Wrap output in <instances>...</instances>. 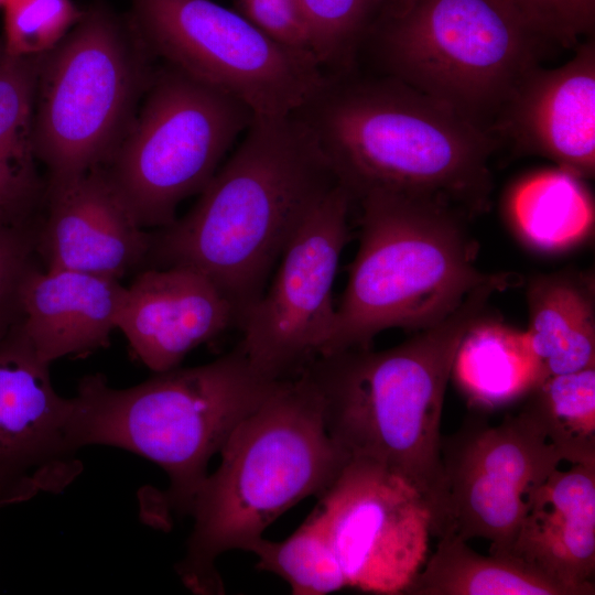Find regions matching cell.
I'll use <instances>...</instances> for the list:
<instances>
[{"mask_svg":"<svg viewBox=\"0 0 595 595\" xmlns=\"http://www.w3.org/2000/svg\"><path fill=\"white\" fill-rule=\"evenodd\" d=\"M337 182L295 115L253 116L195 205L152 235V268L187 267L234 305L239 326L284 249Z\"/></svg>","mask_w":595,"mask_h":595,"instance_id":"obj_1","label":"cell"},{"mask_svg":"<svg viewBox=\"0 0 595 595\" xmlns=\"http://www.w3.org/2000/svg\"><path fill=\"white\" fill-rule=\"evenodd\" d=\"M295 115L353 203L371 193L428 197L484 212L498 140L448 105L386 76H328Z\"/></svg>","mask_w":595,"mask_h":595,"instance_id":"obj_2","label":"cell"},{"mask_svg":"<svg viewBox=\"0 0 595 595\" xmlns=\"http://www.w3.org/2000/svg\"><path fill=\"white\" fill-rule=\"evenodd\" d=\"M497 291L473 292L445 320L394 347L322 355L301 370L321 398L332 440L349 459L380 464L407 479L426 502L436 538L448 532L441 457L445 391L464 335Z\"/></svg>","mask_w":595,"mask_h":595,"instance_id":"obj_3","label":"cell"},{"mask_svg":"<svg viewBox=\"0 0 595 595\" xmlns=\"http://www.w3.org/2000/svg\"><path fill=\"white\" fill-rule=\"evenodd\" d=\"M219 453L218 468L194 497L193 529L175 566L199 595L224 594L215 565L223 553L245 550L290 508L318 498L349 461L329 436L321 398L303 371L279 380Z\"/></svg>","mask_w":595,"mask_h":595,"instance_id":"obj_4","label":"cell"},{"mask_svg":"<svg viewBox=\"0 0 595 595\" xmlns=\"http://www.w3.org/2000/svg\"><path fill=\"white\" fill-rule=\"evenodd\" d=\"M360 237L320 355L367 348L389 328L419 332L445 320L475 291H500L513 273L476 268L477 244L462 210L444 202L390 193L358 199Z\"/></svg>","mask_w":595,"mask_h":595,"instance_id":"obj_5","label":"cell"},{"mask_svg":"<svg viewBox=\"0 0 595 595\" xmlns=\"http://www.w3.org/2000/svg\"><path fill=\"white\" fill-rule=\"evenodd\" d=\"M278 381L258 374L238 346L125 389L110 387L101 374L86 376L74 396L73 440L78 450L107 445L136 453L166 473L161 507L145 520L170 510L190 515L209 461Z\"/></svg>","mask_w":595,"mask_h":595,"instance_id":"obj_6","label":"cell"},{"mask_svg":"<svg viewBox=\"0 0 595 595\" xmlns=\"http://www.w3.org/2000/svg\"><path fill=\"white\" fill-rule=\"evenodd\" d=\"M368 37L387 76L490 132L542 44L498 0H385Z\"/></svg>","mask_w":595,"mask_h":595,"instance_id":"obj_7","label":"cell"},{"mask_svg":"<svg viewBox=\"0 0 595 595\" xmlns=\"http://www.w3.org/2000/svg\"><path fill=\"white\" fill-rule=\"evenodd\" d=\"M128 33L108 9L96 6L41 56L33 120L35 156L58 185L104 167L128 128L140 88Z\"/></svg>","mask_w":595,"mask_h":595,"instance_id":"obj_8","label":"cell"},{"mask_svg":"<svg viewBox=\"0 0 595 595\" xmlns=\"http://www.w3.org/2000/svg\"><path fill=\"white\" fill-rule=\"evenodd\" d=\"M253 116L215 87L173 67L163 73L106 169L139 225L172 224L180 203L205 188Z\"/></svg>","mask_w":595,"mask_h":595,"instance_id":"obj_9","label":"cell"},{"mask_svg":"<svg viewBox=\"0 0 595 595\" xmlns=\"http://www.w3.org/2000/svg\"><path fill=\"white\" fill-rule=\"evenodd\" d=\"M139 37L173 68L215 87L253 115L284 117L307 105L328 76L307 51L282 45L213 0H129Z\"/></svg>","mask_w":595,"mask_h":595,"instance_id":"obj_10","label":"cell"},{"mask_svg":"<svg viewBox=\"0 0 595 595\" xmlns=\"http://www.w3.org/2000/svg\"><path fill=\"white\" fill-rule=\"evenodd\" d=\"M351 204L349 194L338 184L321 199L245 315L237 346L262 377H293L323 353L336 312L335 277L350 239Z\"/></svg>","mask_w":595,"mask_h":595,"instance_id":"obj_11","label":"cell"},{"mask_svg":"<svg viewBox=\"0 0 595 595\" xmlns=\"http://www.w3.org/2000/svg\"><path fill=\"white\" fill-rule=\"evenodd\" d=\"M441 457L448 532L465 541L486 539L498 555H511L534 491L562 462L521 409L496 425L483 414L468 416L442 436Z\"/></svg>","mask_w":595,"mask_h":595,"instance_id":"obj_12","label":"cell"},{"mask_svg":"<svg viewBox=\"0 0 595 595\" xmlns=\"http://www.w3.org/2000/svg\"><path fill=\"white\" fill-rule=\"evenodd\" d=\"M347 586L405 594L429 556L430 509L402 476L349 459L314 508Z\"/></svg>","mask_w":595,"mask_h":595,"instance_id":"obj_13","label":"cell"},{"mask_svg":"<svg viewBox=\"0 0 595 595\" xmlns=\"http://www.w3.org/2000/svg\"><path fill=\"white\" fill-rule=\"evenodd\" d=\"M74 410L15 324L0 337V507L62 493L82 473Z\"/></svg>","mask_w":595,"mask_h":595,"instance_id":"obj_14","label":"cell"},{"mask_svg":"<svg viewBox=\"0 0 595 595\" xmlns=\"http://www.w3.org/2000/svg\"><path fill=\"white\" fill-rule=\"evenodd\" d=\"M521 154L545 158L580 178L595 173V41L556 68L539 65L516 85L493 125Z\"/></svg>","mask_w":595,"mask_h":595,"instance_id":"obj_15","label":"cell"},{"mask_svg":"<svg viewBox=\"0 0 595 595\" xmlns=\"http://www.w3.org/2000/svg\"><path fill=\"white\" fill-rule=\"evenodd\" d=\"M46 196V218L35 226L44 269L121 280L148 261L152 234L139 225L106 169L50 185Z\"/></svg>","mask_w":595,"mask_h":595,"instance_id":"obj_16","label":"cell"},{"mask_svg":"<svg viewBox=\"0 0 595 595\" xmlns=\"http://www.w3.org/2000/svg\"><path fill=\"white\" fill-rule=\"evenodd\" d=\"M232 325L238 314L217 285L187 267L150 268L126 289L117 320L136 357L154 372L180 366L196 347Z\"/></svg>","mask_w":595,"mask_h":595,"instance_id":"obj_17","label":"cell"},{"mask_svg":"<svg viewBox=\"0 0 595 595\" xmlns=\"http://www.w3.org/2000/svg\"><path fill=\"white\" fill-rule=\"evenodd\" d=\"M510 554L572 595L595 594V464L558 467L548 476L531 498Z\"/></svg>","mask_w":595,"mask_h":595,"instance_id":"obj_18","label":"cell"},{"mask_svg":"<svg viewBox=\"0 0 595 595\" xmlns=\"http://www.w3.org/2000/svg\"><path fill=\"white\" fill-rule=\"evenodd\" d=\"M127 286L120 280L36 263L20 289L19 325L47 364L107 348Z\"/></svg>","mask_w":595,"mask_h":595,"instance_id":"obj_19","label":"cell"},{"mask_svg":"<svg viewBox=\"0 0 595 595\" xmlns=\"http://www.w3.org/2000/svg\"><path fill=\"white\" fill-rule=\"evenodd\" d=\"M527 301L524 333L547 378L595 367L593 279L573 271L538 274Z\"/></svg>","mask_w":595,"mask_h":595,"instance_id":"obj_20","label":"cell"},{"mask_svg":"<svg viewBox=\"0 0 595 595\" xmlns=\"http://www.w3.org/2000/svg\"><path fill=\"white\" fill-rule=\"evenodd\" d=\"M41 56L0 61V214L31 226L43 192L33 144L35 89Z\"/></svg>","mask_w":595,"mask_h":595,"instance_id":"obj_21","label":"cell"},{"mask_svg":"<svg viewBox=\"0 0 595 595\" xmlns=\"http://www.w3.org/2000/svg\"><path fill=\"white\" fill-rule=\"evenodd\" d=\"M452 374L469 402L484 411L524 399L547 378L526 333L487 314L464 335Z\"/></svg>","mask_w":595,"mask_h":595,"instance_id":"obj_22","label":"cell"},{"mask_svg":"<svg viewBox=\"0 0 595 595\" xmlns=\"http://www.w3.org/2000/svg\"><path fill=\"white\" fill-rule=\"evenodd\" d=\"M506 214L520 240L545 255L582 245L594 229V202L584 180L558 166L519 180L508 193Z\"/></svg>","mask_w":595,"mask_h":595,"instance_id":"obj_23","label":"cell"},{"mask_svg":"<svg viewBox=\"0 0 595 595\" xmlns=\"http://www.w3.org/2000/svg\"><path fill=\"white\" fill-rule=\"evenodd\" d=\"M455 533L439 538L409 595H572L515 555H482Z\"/></svg>","mask_w":595,"mask_h":595,"instance_id":"obj_24","label":"cell"},{"mask_svg":"<svg viewBox=\"0 0 595 595\" xmlns=\"http://www.w3.org/2000/svg\"><path fill=\"white\" fill-rule=\"evenodd\" d=\"M561 461L595 464V367L545 378L521 408Z\"/></svg>","mask_w":595,"mask_h":595,"instance_id":"obj_25","label":"cell"},{"mask_svg":"<svg viewBox=\"0 0 595 595\" xmlns=\"http://www.w3.org/2000/svg\"><path fill=\"white\" fill-rule=\"evenodd\" d=\"M244 551L256 554V567L284 580L294 595H325L347 586L314 510L286 539L271 541L260 537L248 543Z\"/></svg>","mask_w":595,"mask_h":595,"instance_id":"obj_26","label":"cell"},{"mask_svg":"<svg viewBox=\"0 0 595 595\" xmlns=\"http://www.w3.org/2000/svg\"><path fill=\"white\" fill-rule=\"evenodd\" d=\"M385 0H298L311 50L323 68L348 73Z\"/></svg>","mask_w":595,"mask_h":595,"instance_id":"obj_27","label":"cell"},{"mask_svg":"<svg viewBox=\"0 0 595 595\" xmlns=\"http://www.w3.org/2000/svg\"><path fill=\"white\" fill-rule=\"evenodd\" d=\"M3 47L10 56H37L53 50L83 15L72 0H7Z\"/></svg>","mask_w":595,"mask_h":595,"instance_id":"obj_28","label":"cell"},{"mask_svg":"<svg viewBox=\"0 0 595 595\" xmlns=\"http://www.w3.org/2000/svg\"><path fill=\"white\" fill-rule=\"evenodd\" d=\"M539 41L576 47L595 30V0H498Z\"/></svg>","mask_w":595,"mask_h":595,"instance_id":"obj_29","label":"cell"},{"mask_svg":"<svg viewBox=\"0 0 595 595\" xmlns=\"http://www.w3.org/2000/svg\"><path fill=\"white\" fill-rule=\"evenodd\" d=\"M35 257V224L0 225V337L20 321V289Z\"/></svg>","mask_w":595,"mask_h":595,"instance_id":"obj_30","label":"cell"},{"mask_svg":"<svg viewBox=\"0 0 595 595\" xmlns=\"http://www.w3.org/2000/svg\"><path fill=\"white\" fill-rule=\"evenodd\" d=\"M235 3L238 12L273 41L312 53L298 0H237Z\"/></svg>","mask_w":595,"mask_h":595,"instance_id":"obj_31","label":"cell"},{"mask_svg":"<svg viewBox=\"0 0 595 595\" xmlns=\"http://www.w3.org/2000/svg\"><path fill=\"white\" fill-rule=\"evenodd\" d=\"M4 47H3V42H2V39L0 40V61L2 60L3 55H4Z\"/></svg>","mask_w":595,"mask_h":595,"instance_id":"obj_32","label":"cell"},{"mask_svg":"<svg viewBox=\"0 0 595 595\" xmlns=\"http://www.w3.org/2000/svg\"><path fill=\"white\" fill-rule=\"evenodd\" d=\"M2 224H8V223L4 220V218H3L2 215L0 214V225H2Z\"/></svg>","mask_w":595,"mask_h":595,"instance_id":"obj_33","label":"cell"},{"mask_svg":"<svg viewBox=\"0 0 595 595\" xmlns=\"http://www.w3.org/2000/svg\"><path fill=\"white\" fill-rule=\"evenodd\" d=\"M7 0H0V7H3Z\"/></svg>","mask_w":595,"mask_h":595,"instance_id":"obj_34","label":"cell"},{"mask_svg":"<svg viewBox=\"0 0 595 595\" xmlns=\"http://www.w3.org/2000/svg\"><path fill=\"white\" fill-rule=\"evenodd\" d=\"M235 1H237V0H235Z\"/></svg>","mask_w":595,"mask_h":595,"instance_id":"obj_35","label":"cell"}]
</instances>
